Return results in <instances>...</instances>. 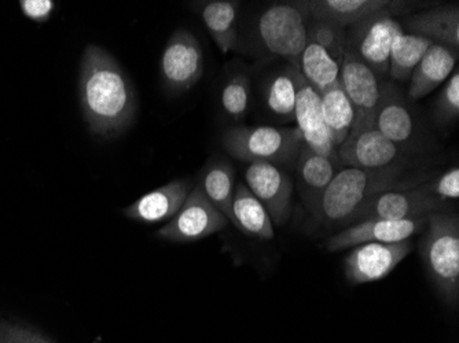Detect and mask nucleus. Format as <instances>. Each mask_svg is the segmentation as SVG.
Returning a JSON list of instances; mask_svg holds the SVG:
<instances>
[{
	"label": "nucleus",
	"instance_id": "27",
	"mask_svg": "<svg viewBox=\"0 0 459 343\" xmlns=\"http://www.w3.org/2000/svg\"><path fill=\"white\" fill-rule=\"evenodd\" d=\"M299 66L288 64L280 73L273 76L265 90V103L273 115L286 121L295 120L296 100L300 89Z\"/></svg>",
	"mask_w": 459,
	"mask_h": 343
},
{
	"label": "nucleus",
	"instance_id": "19",
	"mask_svg": "<svg viewBox=\"0 0 459 343\" xmlns=\"http://www.w3.org/2000/svg\"><path fill=\"white\" fill-rule=\"evenodd\" d=\"M309 20L324 21L330 24L347 28L360 21L386 12L396 6L398 2L391 0H307L301 2Z\"/></svg>",
	"mask_w": 459,
	"mask_h": 343
},
{
	"label": "nucleus",
	"instance_id": "8",
	"mask_svg": "<svg viewBox=\"0 0 459 343\" xmlns=\"http://www.w3.org/2000/svg\"><path fill=\"white\" fill-rule=\"evenodd\" d=\"M203 74L204 53L200 41L189 30H175L160 59L164 89L172 94H182L192 90Z\"/></svg>",
	"mask_w": 459,
	"mask_h": 343
},
{
	"label": "nucleus",
	"instance_id": "34",
	"mask_svg": "<svg viewBox=\"0 0 459 343\" xmlns=\"http://www.w3.org/2000/svg\"><path fill=\"white\" fill-rule=\"evenodd\" d=\"M0 343H21L17 323L0 320Z\"/></svg>",
	"mask_w": 459,
	"mask_h": 343
},
{
	"label": "nucleus",
	"instance_id": "18",
	"mask_svg": "<svg viewBox=\"0 0 459 343\" xmlns=\"http://www.w3.org/2000/svg\"><path fill=\"white\" fill-rule=\"evenodd\" d=\"M374 126L398 147L412 143L417 133V120L406 98L392 82L383 81L380 103Z\"/></svg>",
	"mask_w": 459,
	"mask_h": 343
},
{
	"label": "nucleus",
	"instance_id": "2",
	"mask_svg": "<svg viewBox=\"0 0 459 343\" xmlns=\"http://www.w3.org/2000/svg\"><path fill=\"white\" fill-rule=\"evenodd\" d=\"M404 170L402 164L384 169L340 167L325 190L316 210L312 211V218L326 228L348 227L355 213L376 195L428 182L425 175L404 177Z\"/></svg>",
	"mask_w": 459,
	"mask_h": 343
},
{
	"label": "nucleus",
	"instance_id": "23",
	"mask_svg": "<svg viewBox=\"0 0 459 343\" xmlns=\"http://www.w3.org/2000/svg\"><path fill=\"white\" fill-rule=\"evenodd\" d=\"M241 9V2L236 0H208L198 2L195 10L200 14L206 30L215 41L219 50L227 56L236 50L238 45L237 20Z\"/></svg>",
	"mask_w": 459,
	"mask_h": 343
},
{
	"label": "nucleus",
	"instance_id": "22",
	"mask_svg": "<svg viewBox=\"0 0 459 343\" xmlns=\"http://www.w3.org/2000/svg\"><path fill=\"white\" fill-rule=\"evenodd\" d=\"M296 162L300 197L309 213H312L340 167L326 157L312 151L304 144Z\"/></svg>",
	"mask_w": 459,
	"mask_h": 343
},
{
	"label": "nucleus",
	"instance_id": "5",
	"mask_svg": "<svg viewBox=\"0 0 459 343\" xmlns=\"http://www.w3.org/2000/svg\"><path fill=\"white\" fill-rule=\"evenodd\" d=\"M425 4L398 2L386 12L371 15L345 30V46L357 54L378 79L389 73V56L394 39L403 35L399 15L427 7Z\"/></svg>",
	"mask_w": 459,
	"mask_h": 343
},
{
	"label": "nucleus",
	"instance_id": "14",
	"mask_svg": "<svg viewBox=\"0 0 459 343\" xmlns=\"http://www.w3.org/2000/svg\"><path fill=\"white\" fill-rule=\"evenodd\" d=\"M402 156L403 150L386 139L376 126L350 133L337 149V157L342 167L384 169L401 164Z\"/></svg>",
	"mask_w": 459,
	"mask_h": 343
},
{
	"label": "nucleus",
	"instance_id": "33",
	"mask_svg": "<svg viewBox=\"0 0 459 343\" xmlns=\"http://www.w3.org/2000/svg\"><path fill=\"white\" fill-rule=\"evenodd\" d=\"M18 337L21 343H54L48 337L39 332L32 327L25 326V324L17 323Z\"/></svg>",
	"mask_w": 459,
	"mask_h": 343
},
{
	"label": "nucleus",
	"instance_id": "13",
	"mask_svg": "<svg viewBox=\"0 0 459 343\" xmlns=\"http://www.w3.org/2000/svg\"><path fill=\"white\" fill-rule=\"evenodd\" d=\"M411 242L363 244L353 247L345 259V276L352 285L385 279L411 253Z\"/></svg>",
	"mask_w": 459,
	"mask_h": 343
},
{
	"label": "nucleus",
	"instance_id": "24",
	"mask_svg": "<svg viewBox=\"0 0 459 343\" xmlns=\"http://www.w3.org/2000/svg\"><path fill=\"white\" fill-rule=\"evenodd\" d=\"M197 187L210 202L231 220V203L236 191V167L224 157L215 156L204 165Z\"/></svg>",
	"mask_w": 459,
	"mask_h": 343
},
{
	"label": "nucleus",
	"instance_id": "30",
	"mask_svg": "<svg viewBox=\"0 0 459 343\" xmlns=\"http://www.w3.org/2000/svg\"><path fill=\"white\" fill-rule=\"evenodd\" d=\"M436 120L439 124H450L459 116V72L458 66L448 77L447 84L436 100Z\"/></svg>",
	"mask_w": 459,
	"mask_h": 343
},
{
	"label": "nucleus",
	"instance_id": "25",
	"mask_svg": "<svg viewBox=\"0 0 459 343\" xmlns=\"http://www.w3.org/2000/svg\"><path fill=\"white\" fill-rule=\"evenodd\" d=\"M231 224L252 238H274V224L271 221L264 206L250 193L247 184L239 183L234 191L231 203Z\"/></svg>",
	"mask_w": 459,
	"mask_h": 343
},
{
	"label": "nucleus",
	"instance_id": "1",
	"mask_svg": "<svg viewBox=\"0 0 459 343\" xmlns=\"http://www.w3.org/2000/svg\"><path fill=\"white\" fill-rule=\"evenodd\" d=\"M79 100L90 133L116 139L127 133L138 115L133 80L112 54L89 45L80 61Z\"/></svg>",
	"mask_w": 459,
	"mask_h": 343
},
{
	"label": "nucleus",
	"instance_id": "17",
	"mask_svg": "<svg viewBox=\"0 0 459 343\" xmlns=\"http://www.w3.org/2000/svg\"><path fill=\"white\" fill-rule=\"evenodd\" d=\"M193 188L195 185L190 179L172 180L131 203L124 209V216L138 223H164L175 218Z\"/></svg>",
	"mask_w": 459,
	"mask_h": 343
},
{
	"label": "nucleus",
	"instance_id": "6",
	"mask_svg": "<svg viewBox=\"0 0 459 343\" xmlns=\"http://www.w3.org/2000/svg\"><path fill=\"white\" fill-rule=\"evenodd\" d=\"M309 21L308 41L299 69L321 94L339 82L345 53V28L324 21Z\"/></svg>",
	"mask_w": 459,
	"mask_h": 343
},
{
	"label": "nucleus",
	"instance_id": "20",
	"mask_svg": "<svg viewBox=\"0 0 459 343\" xmlns=\"http://www.w3.org/2000/svg\"><path fill=\"white\" fill-rule=\"evenodd\" d=\"M458 56L459 48L433 43L410 77V99H421L440 87L453 74Z\"/></svg>",
	"mask_w": 459,
	"mask_h": 343
},
{
	"label": "nucleus",
	"instance_id": "15",
	"mask_svg": "<svg viewBox=\"0 0 459 343\" xmlns=\"http://www.w3.org/2000/svg\"><path fill=\"white\" fill-rule=\"evenodd\" d=\"M428 218L410 220H365L348 226L326 242L329 252H342L363 244H398L409 241L427 227Z\"/></svg>",
	"mask_w": 459,
	"mask_h": 343
},
{
	"label": "nucleus",
	"instance_id": "32",
	"mask_svg": "<svg viewBox=\"0 0 459 343\" xmlns=\"http://www.w3.org/2000/svg\"><path fill=\"white\" fill-rule=\"evenodd\" d=\"M20 9L28 20L45 24L50 20L56 10V2L53 0H21Z\"/></svg>",
	"mask_w": 459,
	"mask_h": 343
},
{
	"label": "nucleus",
	"instance_id": "10",
	"mask_svg": "<svg viewBox=\"0 0 459 343\" xmlns=\"http://www.w3.org/2000/svg\"><path fill=\"white\" fill-rule=\"evenodd\" d=\"M227 224L226 216L210 202L200 188L195 187L175 218L161 227L156 235L164 241L186 244L208 238L226 228Z\"/></svg>",
	"mask_w": 459,
	"mask_h": 343
},
{
	"label": "nucleus",
	"instance_id": "7",
	"mask_svg": "<svg viewBox=\"0 0 459 343\" xmlns=\"http://www.w3.org/2000/svg\"><path fill=\"white\" fill-rule=\"evenodd\" d=\"M309 15L301 2L268 7L257 22V33L265 50L299 66L308 41Z\"/></svg>",
	"mask_w": 459,
	"mask_h": 343
},
{
	"label": "nucleus",
	"instance_id": "4",
	"mask_svg": "<svg viewBox=\"0 0 459 343\" xmlns=\"http://www.w3.org/2000/svg\"><path fill=\"white\" fill-rule=\"evenodd\" d=\"M227 154L239 161L290 165L298 161L303 138L300 131L275 126H234L221 136Z\"/></svg>",
	"mask_w": 459,
	"mask_h": 343
},
{
	"label": "nucleus",
	"instance_id": "26",
	"mask_svg": "<svg viewBox=\"0 0 459 343\" xmlns=\"http://www.w3.org/2000/svg\"><path fill=\"white\" fill-rule=\"evenodd\" d=\"M322 116L336 150L344 143L352 130L355 110L340 81L321 92Z\"/></svg>",
	"mask_w": 459,
	"mask_h": 343
},
{
	"label": "nucleus",
	"instance_id": "16",
	"mask_svg": "<svg viewBox=\"0 0 459 343\" xmlns=\"http://www.w3.org/2000/svg\"><path fill=\"white\" fill-rule=\"evenodd\" d=\"M295 120L298 121L296 128L300 131L304 146L342 167L336 147L322 116L321 94L304 79V76L301 77L296 100Z\"/></svg>",
	"mask_w": 459,
	"mask_h": 343
},
{
	"label": "nucleus",
	"instance_id": "29",
	"mask_svg": "<svg viewBox=\"0 0 459 343\" xmlns=\"http://www.w3.org/2000/svg\"><path fill=\"white\" fill-rule=\"evenodd\" d=\"M250 100L252 94L247 74L244 72H234L233 74H230L221 94V109L227 117L236 123L244 120L249 112Z\"/></svg>",
	"mask_w": 459,
	"mask_h": 343
},
{
	"label": "nucleus",
	"instance_id": "3",
	"mask_svg": "<svg viewBox=\"0 0 459 343\" xmlns=\"http://www.w3.org/2000/svg\"><path fill=\"white\" fill-rule=\"evenodd\" d=\"M421 255L428 275L448 305L459 299V218L436 211L428 216Z\"/></svg>",
	"mask_w": 459,
	"mask_h": 343
},
{
	"label": "nucleus",
	"instance_id": "31",
	"mask_svg": "<svg viewBox=\"0 0 459 343\" xmlns=\"http://www.w3.org/2000/svg\"><path fill=\"white\" fill-rule=\"evenodd\" d=\"M425 190L429 194L443 201L458 200L459 197V169L451 167L442 176L436 180H428L424 183Z\"/></svg>",
	"mask_w": 459,
	"mask_h": 343
},
{
	"label": "nucleus",
	"instance_id": "11",
	"mask_svg": "<svg viewBox=\"0 0 459 343\" xmlns=\"http://www.w3.org/2000/svg\"><path fill=\"white\" fill-rule=\"evenodd\" d=\"M339 81L355 110V121L350 133L374 126L383 81L347 46Z\"/></svg>",
	"mask_w": 459,
	"mask_h": 343
},
{
	"label": "nucleus",
	"instance_id": "21",
	"mask_svg": "<svg viewBox=\"0 0 459 343\" xmlns=\"http://www.w3.org/2000/svg\"><path fill=\"white\" fill-rule=\"evenodd\" d=\"M403 30L411 35L422 36L436 45L459 48L458 4L436 6L404 18Z\"/></svg>",
	"mask_w": 459,
	"mask_h": 343
},
{
	"label": "nucleus",
	"instance_id": "28",
	"mask_svg": "<svg viewBox=\"0 0 459 343\" xmlns=\"http://www.w3.org/2000/svg\"><path fill=\"white\" fill-rule=\"evenodd\" d=\"M433 41L411 33H403L394 39L389 56V76L394 81L406 82L411 77L415 66L419 65Z\"/></svg>",
	"mask_w": 459,
	"mask_h": 343
},
{
	"label": "nucleus",
	"instance_id": "12",
	"mask_svg": "<svg viewBox=\"0 0 459 343\" xmlns=\"http://www.w3.org/2000/svg\"><path fill=\"white\" fill-rule=\"evenodd\" d=\"M245 182L250 193L264 206L273 224L285 226L290 218L293 180L277 165L254 162L247 167Z\"/></svg>",
	"mask_w": 459,
	"mask_h": 343
},
{
	"label": "nucleus",
	"instance_id": "9",
	"mask_svg": "<svg viewBox=\"0 0 459 343\" xmlns=\"http://www.w3.org/2000/svg\"><path fill=\"white\" fill-rule=\"evenodd\" d=\"M446 201L429 194L424 183L403 190H389L376 195L353 216L351 224L365 220H410L443 211Z\"/></svg>",
	"mask_w": 459,
	"mask_h": 343
}]
</instances>
